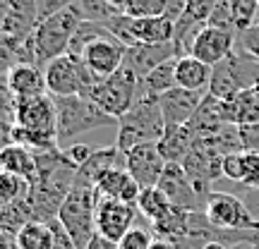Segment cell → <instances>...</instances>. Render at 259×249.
I'll return each instance as SVG.
<instances>
[{"instance_id":"603a6c76","label":"cell","mask_w":259,"mask_h":249,"mask_svg":"<svg viewBox=\"0 0 259 249\" xmlns=\"http://www.w3.org/2000/svg\"><path fill=\"white\" fill-rule=\"evenodd\" d=\"M176 79L180 89H190V91H209L211 84V67L194 56L178 58L176 67Z\"/></svg>"},{"instance_id":"836d02e7","label":"cell","mask_w":259,"mask_h":249,"mask_svg":"<svg viewBox=\"0 0 259 249\" xmlns=\"http://www.w3.org/2000/svg\"><path fill=\"white\" fill-rule=\"evenodd\" d=\"M209 27L238 34V24H235V17H233V10H231V5H228V0H219V5L213 8L211 17H209Z\"/></svg>"},{"instance_id":"7402d4cb","label":"cell","mask_w":259,"mask_h":249,"mask_svg":"<svg viewBox=\"0 0 259 249\" xmlns=\"http://www.w3.org/2000/svg\"><path fill=\"white\" fill-rule=\"evenodd\" d=\"M0 168H3V173L34 182L38 173V161L31 148L22 146V144H5L0 151Z\"/></svg>"},{"instance_id":"4dcf8cb0","label":"cell","mask_w":259,"mask_h":249,"mask_svg":"<svg viewBox=\"0 0 259 249\" xmlns=\"http://www.w3.org/2000/svg\"><path fill=\"white\" fill-rule=\"evenodd\" d=\"M168 12V0H127L125 15L135 19L144 17H163Z\"/></svg>"},{"instance_id":"9c48e42d","label":"cell","mask_w":259,"mask_h":249,"mask_svg":"<svg viewBox=\"0 0 259 249\" xmlns=\"http://www.w3.org/2000/svg\"><path fill=\"white\" fill-rule=\"evenodd\" d=\"M204 216L209 218L211 225L221 230H257L259 221L252 216L247 204L242 202L238 194L228 192H211L204 206Z\"/></svg>"},{"instance_id":"cb8c5ba5","label":"cell","mask_w":259,"mask_h":249,"mask_svg":"<svg viewBox=\"0 0 259 249\" xmlns=\"http://www.w3.org/2000/svg\"><path fill=\"white\" fill-rule=\"evenodd\" d=\"M194 146V134L187 127H166V134L158 139V151L166 163L183 166Z\"/></svg>"},{"instance_id":"60d3db41","label":"cell","mask_w":259,"mask_h":249,"mask_svg":"<svg viewBox=\"0 0 259 249\" xmlns=\"http://www.w3.org/2000/svg\"><path fill=\"white\" fill-rule=\"evenodd\" d=\"M151 249H178V244L170 240H163V237H156L154 244H151Z\"/></svg>"},{"instance_id":"f1b7e54d","label":"cell","mask_w":259,"mask_h":249,"mask_svg":"<svg viewBox=\"0 0 259 249\" xmlns=\"http://www.w3.org/2000/svg\"><path fill=\"white\" fill-rule=\"evenodd\" d=\"M74 10L79 12V17L84 22H96V24H106L113 17L122 15L120 10L113 5L111 0H77Z\"/></svg>"},{"instance_id":"5bb4252c","label":"cell","mask_w":259,"mask_h":249,"mask_svg":"<svg viewBox=\"0 0 259 249\" xmlns=\"http://www.w3.org/2000/svg\"><path fill=\"white\" fill-rule=\"evenodd\" d=\"M125 53H127V46H122L115 36L111 38H96L89 46L84 48V63L87 67L94 72V77L99 79H106L120 70L125 65Z\"/></svg>"},{"instance_id":"9a60e30c","label":"cell","mask_w":259,"mask_h":249,"mask_svg":"<svg viewBox=\"0 0 259 249\" xmlns=\"http://www.w3.org/2000/svg\"><path fill=\"white\" fill-rule=\"evenodd\" d=\"M5 86H8V93L15 98V103L38 98V96H46L48 93L44 70L36 67V65H27V63L10 65L8 77H5Z\"/></svg>"},{"instance_id":"8992f818","label":"cell","mask_w":259,"mask_h":249,"mask_svg":"<svg viewBox=\"0 0 259 249\" xmlns=\"http://www.w3.org/2000/svg\"><path fill=\"white\" fill-rule=\"evenodd\" d=\"M44 74H46L48 93L53 98H67V96H84L87 98L89 91L101 82L87 67L84 58L72 56V53H65V56L51 60L44 67Z\"/></svg>"},{"instance_id":"ba28073f","label":"cell","mask_w":259,"mask_h":249,"mask_svg":"<svg viewBox=\"0 0 259 249\" xmlns=\"http://www.w3.org/2000/svg\"><path fill=\"white\" fill-rule=\"evenodd\" d=\"M106 29L113 36L120 41L122 46H137V43H151V46H161V43H173V31H176V22L163 17H144L135 19L130 15H118L111 22H106Z\"/></svg>"},{"instance_id":"4fadbf2b","label":"cell","mask_w":259,"mask_h":249,"mask_svg":"<svg viewBox=\"0 0 259 249\" xmlns=\"http://www.w3.org/2000/svg\"><path fill=\"white\" fill-rule=\"evenodd\" d=\"M166 158L161 156L158 144H139L132 151H127V173L142 189L158 187L161 177L166 173Z\"/></svg>"},{"instance_id":"8d00e7d4","label":"cell","mask_w":259,"mask_h":249,"mask_svg":"<svg viewBox=\"0 0 259 249\" xmlns=\"http://www.w3.org/2000/svg\"><path fill=\"white\" fill-rule=\"evenodd\" d=\"M216 5H219V0H187L185 15H190V17L209 24V17H211V12H213Z\"/></svg>"},{"instance_id":"8fae6325","label":"cell","mask_w":259,"mask_h":249,"mask_svg":"<svg viewBox=\"0 0 259 249\" xmlns=\"http://www.w3.org/2000/svg\"><path fill=\"white\" fill-rule=\"evenodd\" d=\"M135 204H125L118 199H99L96 206V235L106 237L108 242H118L135 228V216H137Z\"/></svg>"},{"instance_id":"4316f807","label":"cell","mask_w":259,"mask_h":249,"mask_svg":"<svg viewBox=\"0 0 259 249\" xmlns=\"http://www.w3.org/2000/svg\"><path fill=\"white\" fill-rule=\"evenodd\" d=\"M137 211L154 225V223L166 218L168 213L173 211V204L168 202V196L158 187H151V189H142L137 199Z\"/></svg>"},{"instance_id":"44dd1931","label":"cell","mask_w":259,"mask_h":249,"mask_svg":"<svg viewBox=\"0 0 259 249\" xmlns=\"http://www.w3.org/2000/svg\"><path fill=\"white\" fill-rule=\"evenodd\" d=\"M118 168H127V154H125L118 144L106 146V148H96L92 154V158L79 168L77 180H82V182L94 187L96 177H101L103 173H108V170H118Z\"/></svg>"},{"instance_id":"b9f144b4","label":"cell","mask_w":259,"mask_h":249,"mask_svg":"<svg viewBox=\"0 0 259 249\" xmlns=\"http://www.w3.org/2000/svg\"><path fill=\"white\" fill-rule=\"evenodd\" d=\"M113 5H115V8L120 10V12H125V5H127V0H111Z\"/></svg>"},{"instance_id":"484cf974","label":"cell","mask_w":259,"mask_h":249,"mask_svg":"<svg viewBox=\"0 0 259 249\" xmlns=\"http://www.w3.org/2000/svg\"><path fill=\"white\" fill-rule=\"evenodd\" d=\"M176 67H178V58L168 60V63L158 65L154 72H149L142 84H139V93H151V96H163L166 91L176 89L178 79H176Z\"/></svg>"},{"instance_id":"e575fe53","label":"cell","mask_w":259,"mask_h":249,"mask_svg":"<svg viewBox=\"0 0 259 249\" xmlns=\"http://www.w3.org/2000/svg\"><path fill=\"white\" fill-rule=\"evenodd\" d=\"M151 244H154L151 232L144 230L142 225H135V228L118 242V249H151Z\"/></svg>"},{"instance_id":"7c38bea8","label":"cell","mask_w":259,"mask_h":249,"mask_svg":"<svg viewBox=\"0 0 259 249\" xmlns=\"http://www.w3.org/2000/svg\"><path fill=\"white\" fill-rule=\"evenodd\" d=\"M158 189L168 196V202L173 204V209H180L185 213H197L204 211L206 202L202 199V194L194 189V185L190 182L185 168L178 163H168L166 173L158 182Z\"/></svg>"},{"instance_id":"ac0fdd59","label":"cell","mask_w":259,"mask_h":249,"mask_svg":"<svg viewBox=\"0 0 259 249\" xmlns=\"http://www.w3.org/2000/svg\"><path fill=\"white\" fill-rule=\"evenodd\" d=\"M228 125L231 122H228L226 101H221V98H216V96L206 91L204 101L199 103L197 113L192 115V120L187 122V129L194 134V139H199V137H213Z\"/></svg>"},{"instance_id":"7a4b0ae2","label":"cell","mask_w":259,"mask_h":249,"mask_svg":"<svg viewBox=\"0 0 259 249\" xmlns=\"http://www.w3.org/2000/svg\"><path fill=\"white\" fill-rule=\"evenodd\" d=\"M58 111V146H72L79 134L94 132L101 127H113L118 120L103 113L99 106L84 96H67V98H53Z\"/></svg>"},{"instance_id":"e0dca14e","label":"cell","mask_w":259,"mask_h":249,"mask_svg":"<svg viewBox=\"0 0 259 249\" xmlns=\"http://www.w3.org/2000/svg\"><path fill=\"white\" fill-rule=\"evenodd\" d=\"M235 46H238V34L223 31V29H216L206 24V29L194 41L192 56L197 60L206 63L209 67H213V65L221 63L223 58L231 56L233 51H235Z\"/></svg>"},{"instance_id":"bcb514c9","label":"cell","mask_w":259,"mask_h":249,"mask_svg":"<svg viewBox=\"0 0 259 249\" xmlns=\"http://www.w3.org/2000/svg\"><path fill=\"white\" fill-rule=\"evenodd\" d=\"M257 3H259V0H257Z\"/></svg>"},{"instance_id":"3957f363","label":"cell","mask_w":259,"mask_h":249,"mask_svg":"<svg viewBox=\"0 0 259 249\" xmlns=\"http://www.w3.org/2000/svg\"><path fill=\"white\" fill-rule=\"evenodd\" d=\"M96 206H99L96 189L77 180L72 192L67 194L65 204L58 211V221L63 223L77 249H87L89 242L96 237Z\"/></svg>"},{"instance_id":"f6af8a7d","label":"cell","mask_w":259,"mask_h":249,"mask_svg":"<svg viewBox=\"0 0 259 249\" xmlns=\"http://www.w3.org/2000/svg\"><path fill=\"white\" fill-rule=\"evenodd\" d=\"M254 91H257V96H259V84H257V86H254Z\"/></svg>"},{"instance_id":"5b68a950","label":"cell","mask_w":259,"mask_h":249,"mask_svg":"<svg viewBox=\"0 0 259 249\" xmlns=\"http://www.w3.org/2000/svg\"><path fill=\"white\" fill-rule=\"evenodd\" d=\"M84 19L79 17V12L72 8H65L56 12L53 17L38 22L36 31H34V48H36V63L44 70L51 60L70 53V43H72L77 29Z\"/></svg>"},{"instance_id":"d4e9b609","label":"cell","mask_w":259,"mask_h":249,"mask_svg":"<svg viewBox=\"0 0 259 249\" xmlns=\"http://www.w3.org/2000/svg\"><path fill=\"white\" fill-rule=\"evenodd\" d=\"M0 225L5 232H15L17 235L27 223L36 221V211H34V204L29 196L24 199H17V202H10V204H3V211H0Z\"/></svg>"},{"instance_id":"30bf717a","label":"cell","mask_w":259,"mask_h":249,"mask_svg":"<svg viewBox=\"0 0 259 249\" xmlns=\"http://www.w3.org/2000/svg\"><path fill=\"white\" fill-rule=\"evenodd\" d=\"M15 125L22 129H29V132H36V134L56 139L58 137V111H56L53 96L46 93V96H38V98L15 103Z\"/></svg>"},{"instance_id":"2e32d148","label":"cell","mask_w":259,"mask_h":249,"mask_svg":"<svg viewBox=\"0 0 259 249\" xmlns=\"http://www.w3.org/2000/svg\"><path fill=\"white\" fill-rule=\"evenodd\" d=\"M206 91H190V89H170L163 96H158L161 111L166 118V127H187V122L192 120L199 103L204 101Z\"/></svg>"},{"instance_id":"277c9868","label":"cell","mask_w":259,"mask_h":249,"mask_svg":"<svg viewBox=\"0 0 259 249\" xmlns=\"http://www.w3.org/2000/svg\"><path fill=\"white\" fill-rule=\"evenodd\" d=\"M259 84V60L247 56L242 48H235L228 58H223L219 65L211 67V84L209 93L231 101L238 93L250 91Z\"/></svg>"},{"instance_id":"ffe728a7","label":"cell","mask_w":259,"mask_h":249,"mask_svg":"<svg viewBox=\"0 0 259 249\" xmlns=\"http://www.w3.org/2000/svg\"><path fill=\"white\" fill-rule=\"evenodd\" d=\"M94 189L99 194V199H118L125 204H135L142 194V187L132 180V175L127 173V168H118V170H108L101 177H96Z\"/></svg>"},{"instance_id":"74e56055","label":"cell","mask_w":259,"mask_h":249,"mask_svg":"<svg viewBox=\"0 0 259 249\" xmlns=\"http://www.w3.org/2000/svg\"><path fill=\"white\" fill-rule=\"evenodd\" d=\"M77 0H36V10H38V22H44V19L53 17L56 12L65 8H72Z\"/></svg>"},{"instance_id":"7bdbcfd3","label":"cell","mask_w":259,"mask_h":249,"mask_svg":"<svg viewBox=\"0 0 259 249\" xmlns=\"http://www.w3.org/2000/svg\"><path fill=\"white\" fill-rule=\"evenodd\" d=\"M233 249H252V244H238V247H233Z\"/></svg>"},{"instance_id":"ee69618b","label":"cell","mask_w":259,"mask_h":249,"mask_svg":"<svg viewBox=\"0 0 259 249\" xmlns=\"http://www.w3.org/2000/svg\"><path fill=\"white\" fill-rule=\"evenodd\" d=\"M252 249H259V242H257V244H252Z\"/></svg>"},{"instance_id":"f546056e","label":"cell","mask_w":259,"mask_h":249,"mask_svg":"<svg viewBox=\"0 0 259 249\" xmlns=\"http://www.w3.org/2000/svg\"><path fill=\"white\" fill-rule=\"evenodd\" d=\"M29 194H31V182H29V180H22V177L10 175V173H3V175H0V202L3 204L24 199Z\"/></svg>"},{"instance_id":"ab89813d","label":"cell","mask_w":259,"mask_h":249,"mask_svg":"<svg viewBox=\"0 0 259 249\" xmlns=\"http://www.w3.org/2000/svg\"><path fill=\"white\" fill-rule=\"evenodd\" d=\"M87 249H118V244H113V242H108L106 237L96 235V237L89 242V247H87Z\"/></svg>"},{"instance_id":"f35d334b","label":"cell","mask_w":259,"mask_h":249,"mask_svg":"<svg viewBox=\"0 0 259 249\" xmlns=\"http://www.w3.org/2000/svg\"><path fill=\"white\" fill-rule=\"evenodd\" d=\"M94 151H96V148H92L89 144H72V146L63 148V154L70 158V163H72V166H77V168H82L84 163L92 158Z\"/></svg>"},{"instance_id":"83f0119b","label":"cell","mask_w":259,"mask_h":249,"mask_svg":"<svg viewBox=\"0 0 259 249\" xmlns=\"http://www.w3.org/2000/svg\"><path fill=\"white\" fill-rule=\"evenodd\" d=\"M53 230L44 221H31L17 232L19 249H53Z\"/></svg>"},{"instance_id":"d6986e66","label":"cell","mask_w":259,"mask_h":249,"mask_svg":"<svg viewBox=\"0 0 259 249\" xmlns=\"http://www.w3.org/2000/svg\"><path fill=\"white\" fill-rule=\"evenodd\" d=\"M176 58V48L173 43H161V46H151V43H137L130 46L125 53V67L139 77V82L147 77L149 72H154L158 65L168 63Z\"/></svg>"},{"instance_id":"d6a6232c","label":"cell","mask_w":259,"mask_h":249,"mask_svg":"<svg viewBox=\"0 0 259 249\" xmlns=\"http://www.w3.org/2000/svg\"><path fill=\"white\" fill-rule=\"evenodd\" d=\"M221 170L226 180H231L235 185H242L245 182V151H235V154L223 156Z\"/></svg>"},{"instance_id":"6da1fadb","label":"cell","mask_w":259,"mask_h":249,"mask_svg":"<svg viewBox=\"0 0 259 249\" xmlns=\"http://www.w3.org/2000/svg\"><path fill=\"white\" fill-rule=\"evenodd\" d=\"M166 134V118L161 111L158 96L139 93L137 103L122 118H118V146L127 154L139 144H158Z\"/></svg>"},{"instance_id":"52a82bcc","label":"cell","mask_w":259,"mask_h":249,"mask_svg":"<svg viewBox=\"0 0 259 249\" xmlns=\"http://www.w3.org/2000/svg\"><path fill=\"white\" fill-rule=\"evenodd\" d=\"M139 77L132 70L122 65L120 70L111 77H106L89 91V101H94L103 113L113 115L115 120L122 118L125 113L137 103L139 98Z\"/></svg>"},{"instance_id":"1f68e13d","label":"cell","mask_w":259,"mask_h":249,"mask_svg":"<svg viewBox=\"0 0 259 249\" xmlns=\"http://www.w3.org/2000/svg\"><path fill=\"white\" fill-rule=\"evenodd\" d=\"M228 5L233 10V17L238 24V34L252 27V22L259 17V3L257 0H228Z\"/></svg>"},{"instance_id":"d590c367","label":"cell","mask_w":259,"mask_h":249,"mask_svg":"<svg viewBox=\"0 0 259 249\" xmlns=\"http://www.w3.org/2000/svg\"><path fill=\"white\" fill-rule=\"evenodd\" d=\"M238 48H242L247 56L259 60V17L252 22V27L238 34Z\"/></svg>"}]
</instances>
